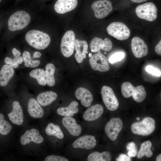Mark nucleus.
<instances>
[{
	"mask_svg": "<svg viewBox=\"0 0 161 161\" xmlns=\"http://www.w3.org/2000/svg\"><path fill=\"white\" fill-rule=\"evenodd\" d=\"M25 38L29 45L39 50L47 48L51 41L50 38L48 34L37 30L28 31L25 35Z\"/></svg>",
	"mask_w": 161,
	"mask_h": 161,
	"instance_id": "obj_1",
	"label": "nucleus"
},
{
	"mask_svg": "<svg viewBox=\"0 0 161 161\" xmlns=\"http://www.w3.org/2000/svg\"><path fill=\"white\" fill-rule=\"evenodd\" d=\"M30 19V15L26 11H17L10 17L8 21V28L12 31L23 29L29 24Z\"/></svg>",
	"mask_w": 161,
	"mask_h": 161,
	"instance_id": "obj_2",
	"label": "nucleus"
},
{
	"mask_svg": "<svg viewBox=\"0 0 161 161\" xmlns=\"http://www.w3.org/2000/svg\"><path fill=\"white\" fill-rule=\"evenodd\" d=\"M121 91L124 97L128 98L132 96L134 100L138 103L141 102L144 100L146 95L145 89L143 86L134 87L131 83L128 82L122 83Z\"/></svg>",
	"mask_w": 161,
	"mask_h": 161,
	"instance_id": "obj_3",
	"label": "nucleus"
},
{
	"mask_svg": "<svg viewBox=\"0 0 161 161\" xmlns=\"http://www.w3.org/2000/svg\"><path fill=\"white\" fill-rule=\"evenodd\" d=\"M155 129V121L150 117H145L141 121L133 123L131 127L133 133L143 136L150 135Z\"/></svg>",
	"mask_w": 161,
	"mask_h": 161,
	"instance_id": "obj_4",
	"label": "nucleus"
},
{
	"mask_svg": "<svg viewBox=\"0 0 161 161\" xmlns=\"http://www.w3.org/2000/svg\"><path fill=\"white\" fill-rule=\"evenodd\" d=\"M137 16L149 21H153L157 18L158 10L155 4L148 2L138 5L135 9Z\"/></svg>",
	"mask_w": 161,
	"mask_h": 161,
	"instance_id": "obj_5",
	"label": "nucleus"
},
{
	"mask_svg": "<svg viewBox=\"0 0 161 161\" xmlns=\"http://www.w3.org/2000/svg\"><path fill=\"white\" fill-rule=\"evenodd\" d=\"M106 30L109 35L119 40L127 39L130 35L129 29L126 24L121 22L112 23L107 27Z\"/></svg>",
	"mask_w": 161,
	"mask_h": 161,
	"instance_id": "obj_6",
	"label": "nucleus"
},
{
	"mask_svg": "<svg viewBox=\"0 0 161 161\" xmlns=\"http://www.w3.org/2000/svg\"><path fill=\"white\" fill-rule=\"evenodd\" d=\"M75 40V34L72 30H68L64 35L61 42V49L65 57H69L72 55Z\"/></svg>",
	"mask_w": 161,
	"mask_h": 161,
	"instance_id": "obj_7",
	"label": "nucleus"
},
{
	"mask_svg": "<svg viewBox=\"0 0 161 161\" xmlns=\"http://www.w3.org/2000/svg\"><path fill=\"white\" fill-rule=\"evenodd\" d=\"M95 16L101 19L108 16L112 11V3L109 0H100L94 1L91 5Z\"/></svg>",
	"mask_w": 161,
	"mask_h": 161,
	"instance_id": "obj_8",
	"label": "nucleus"
},
{
	"mask_svg": "<svg viewBox=\"0 0 161 161\" xmlns=\"http://www.w3.org/2000/svg\"><path fill=\"white\" fill-rule=\"evenodd\" d=\"M101 93L103 101L108 109L113 111L117 109L119 106V101L110 87L103 86L101 89Z\"/></svg>",
	"mask_w": 161,
	"mask_h": 161,
	"instance_id": "obj_9",
	"label": "nucleus"
},
{
	"mask_svg": "<svg viewBox=\"0 0 161 161\" xmlns=\"http://www.w3.org/2000/svg\"><path fill=\"white\" fill-rule=\"evenodd\" d=\"M123 127V123L120 118H113L106 124L105 132L111 140L114 141L117 137Z\"/></svg>",
	"mask_w": 161,
	"mask_h": 161,
	"instance_id": "obj_10",
	"label": "nucleus"
},
{
	"mask_svg": "<svg viewBox=\"0 0 161 161\" xmlns=\"http://www.w3.org/2000/svg\"><path fill=\"white\" fill-rule=\"evenodd\" d=\"M89 63L92 68L95 70L106 72L110 69L106 57L100 52H98L90 57Z\"/></svg>",
	"mask_w": 161,
	"mask_h": 161,
	"instance_id": "obj_11",
	"label": "nucleus"
},
{
	"mask_svg": "<svg viewBox=\"0 0 161 161\" xmlns=\"http://www.w3.org/2000/svg\"><path fill=\"white\" fill-rule=\"evenodd\" d=\"M131 49L134 55L137 58H141L148 53V47L144 41L140 37H135L132 39Z\"/></svg>",
	"mask_w": 161,
	"mask_h": 161,
	"instance_id": "obj_12",
	"label": "nucleus"
},
{
	"mask_svg": "<svg viewBox=\"0 0 161 161\" xmlns=\"http://www.w3.org/2000/svg\"><path fill=\"white\" fill-rule=\"evenodd\" d=\"M112 41L108 38H105L103 40L100 38L95 37L90 43L91 51L93 52H100L101 49L109 51L112 49Z\"/></svg>",
	"mask_w": 161,
	"mask_h": 161,
	"instance_id": "obj_13",
	"label": "nucleus"
},
{
	"mask_svg": "<svg viewBox=\"0 0 161 161\" xmlns=\"http://www.w3.org/2000/svg\"><path fill=\"white\" fill-rule=\"evenodd\" d=\"M20 143L23 145L33 142L37 144L43 142L44 139L40 134L38 131L35 129H32L26 131L20 138Z\"/></svg>",
	"mask_w": 161,
	"mask_h": 161,
	"instance_id": "obj_14",
	"label": "nucleus"
},
{
	"mask_svg": "<svg viewBox=\"0 0 161 161\" xmlns=\"http://www.w3.org/2000/svg\"><path fill=\"white\" fill-rule=\"evenodd\" d=\"M96 144V141L95 136L86 135L76 139L73 143L72 146L75 148L90 149L94 148Z\"/></svg>",
	"mask_w": 161,
	"mask_h": 161,
	"instance_id": "obj_15",
	"label": "nucleus"
},
{
	"mask_svg": "<svg viewBox=\"0 0 161 161\" xmlns=\"http://www.w3.org/2000/svg\"><path fill=\"white\" fill-rule=\"evenodd\" d=\"M78 3L77 0H58L54 5V9L59 14H64L74 9Z\"/></svg>",
	"mask_w": 161,
	"mask_h": 161,
	"instance_id": "obj_16",
	"label": "nucleus"
},
{
	"mask_svg": "<svg viewBox=\"0 0 161 161\" xmlns=\"http://www.w3.org/2000/svg\"><path fill=\"white\" fill-rule=\"evenodd\" d=\"M10 121L14 124L21 125L23 122V114L22 109L19 102L14 101L13 103V110L8 114Z\"/></svg>",
	"mask_w": 161,
	"mask_h": 161,
	"instance_id": "obj_17",
	"label": "nucleus"
},
{
	"mask_svg": "<svg viewBox=\"0 0 161 161\" xmlns=\"http://www.w3.org/2000/svg\"><path fill=\"white\" fill-rule=\"evenodd\" d=\"M103 108L100 104H97L89 107L84 113L83 117L86 121H92L97 119L103 112Z\"/></svg>",
	"mask_w": 161,
	"mask_h": 161,
	"instance_id": "obj_18",
	"label": "nucleus"
},
{
	"mask_svg": "<svg viewBox=\"0 0 161 161\" xmlns=\"http://www.w3.org/2000/svg\"><path fill=\"white\" fill-rule=\"evenodd\" d=\"M74 48L76 51L75 58L78 63H81L86 58V54L88 53V44L86 41L77 39L75 41Z\"/></svg>",
	"mask_w": 161,
	"mask_h": 161,
	"instance_id": "obj_19",
	"label": "nucleus"
},
{
	"mask_svg": "<svg viewBox=\"0 0 161 161\" xmlns=\"http://www.w3.org/2000/svg\"><path fill=\"white\" fill-rule=\"evenodd\" d=\"M75 96L77 99L80 100L81 104L85 107H89L93 101V97L91 92L83 87L78 88L75 92Z\"/></svg>",
	"mask_w": 161,
	"mask_h": 161,
	"instance_id": "obj_20",
	"label": "nucleus"
},
{
	"mask_svg": "<svg viewBox=\"0 0 161 161\" xmlns=\"http://www.w3.org/2000/svg\"><path fill=\"white\" fill-rule=\"evenodd\" d=\"M62 123L64 126L72 136H77L81 134V127L77 123L76 120L74 118L64 117L62 119Z\"/></svg>",
	"mask_w": 161,
	"mask_h": 161,
	"instance_id": "obj_21",
	"label": "nucleus"
},
{
	"mask_svg": "<svg viewBox=\"0 0 161 161\" xmlns=\"http://www.w3.org/2000/svg\"><path fill=\"white\" fill-rule=\"evenodd\" d=\"M28 111L29 115L34 118H41L44 115L42 108L34 98H31L28 101Z\"/></svg>",
	"mask_w": 161,
	"mask_h": 161,
	"instance_id": "obj_22",
	"label": "nucleus"
},
{
	"mask_svg": "<svg viewBox=\"0 0 161 161\" xmlns=\"http://www.w3.org/2000/svg\"><path fill=\"white\" fill-rule=\"evenodd\" d=\"M57 95L55 92L52 91H47L39 94L37 97L38 102L41 106H45L51 104L56 100Z\"/></svg>",
	"mask_w": 161,
	"mask_h": 161,
	"instance_id": "obj_23",
	"label": "nucleus"
},
{
	"mask_svg": "<svg viewBox=\"0 0 161 161\" xmlns=\"http://www.w3.org/2000/svg\"><path fill=\"white\" fill-rule=\"evenodd\" d=\"M14 73L13 67L8 64L4 65L0 71V86H6Z\"/></svg>",
	"mask_w": 161,
	"mask_h": 161,
	"instance_id": "obj_24",
	"label": "nucleus"
},
{
	"mask_svg": "<svg viewBox=\"0 0 161 161\" xmlns=\"http://www.w3.org/2000/svg\"><path fill=\"white\" fill-rule=\"evenodd\" d=\"M78 105V103L77 101H73L67 107L59 108L57 111V113L62 116L72 117L78 112V109L77 107Z\"/></svg>",
	"mask_w": 161,
	"mask_h": 161,
	"instance_id": "obj_25",
	"label": "nucleus"
},
{
	"mask_svg": "<svg viewBox=\"0 0 161 161\" xmlns=\"http://www.w3.org/2000/svg\"><path fill=\"white\" fill-rule=\"evenodd\" d=\"M112 156L110 153L107 151L102 153L95 151L90 154L88 156V161H110Z\"/></svg>",
	"mask_w": 161,
	"mask_h": 161,
	"instance_id": "obj_26",
	"label": "nucleus"
},
{
	"mask_svg": "<svg viewBox=\"0 0 161 161\" xmlns=\"http://www.w3.org/2000/svg\"><path fill=\"white\" fill-rule=\"evenodd\" d=\"M46 80L47 84L50 87L53 86L55 84V80L54 74L55 71V67L52 64L49 63L45 67Z\"/></svg>",
	"mask_w": 161,
	"mask_h": 161,
	"instance_id": "obj_27",
	"label": "nucleus"
},
{
	"mask_svg": "<svg viewBox=\"0 0 161 161\" xmlns=\"http://www.w3.org/2000/svg\"><path fill=\"white\" fill-rule=\"evenodd\" d=\"M46 134L49 136H55L59 139H62L64 135L59 126L52 123H50L45 129Z\"/></svg>",
	"mask_w": 161,
	"mask_h": 161,
	"instance_id": "obj_28",
	"label": "nucleus"
},
{
	"mask_svg": "<svg viewBox=\"0 0 161 161\" xmlns=\"http://www.w3.org/2000/svg\"><path fill=\"white\" fill-rule=\"evenodd\" d=\"M152 145V143L149 140L146 141L142 143L138 153L137 158L140 159L145 156L148 158L152 157L153 154L151 149Z\"/></svg>",
	"mask_w": 161,
	"mask_h": 161,
	"instance_id": "obj_29",
	"label": "nucleus"
},
{
	"mask_svg": "<svg viewBox=\"0 0 161 161\" xmlns=\"http://www.w3.org/2000/svg\"><path fill=\"white\" fill-rule=\"evenodd\" d=\"M30 76L35 78L38 83L41 86L46 85L45 73L44 70L42 69H36L31 71L30 73Z\"/></svg>",
	"mask_w": 161,
	"mask_h": 161,
	"instance_id": "obj_30",
	"label": "nucleus"
},
{
	"mask_svg": "<svg viewBox=\"0 0 161 161\" xmlns=\"http://www.w3.org/2000/svg\"><path fill=\"white\" fill-rule=\"evenodd\" d=\"M23 59L25 63L24 65L27 67L34 68L38 66L40 64L39 60H32L30 52L27 51H24L23 53Z\"/></svg>",
	"mask_w": 161,
	"mask_h": 161,
	"instance_id": "obj_31",
	"label": "nucleus"
},
{
	"mask_svg": "<svg viewBox=\"0 0 161 161\" xmlns=\"http://www.w3.org/2000/svg\"><path fill=\"white\" fill-rule=\"evenodd\" d=\"M12 128V126L8 121L4 119V116L0 113V134L6 135L10 131Z\"/></svg>",
	"mask_w": 161,
	"mask_h": 161,
	"instance_id": "obj_32",
	"label": "nucleus"
},
{
	"mask_svg": "<svg viewBox=\"0 0 161 161\" xmlns=\"http://www.w3.org/2000/svg\"><path fill=\"white\" fill-rule=\"evenodd\" d=\"M126 148L128 151L127 154L129 157H134L137 155V150L134 142H131L128 143L126 145Z\"/></svg>",
	"mask_w": 161,
	"mask_h": 161,
	"instance_id": "obj_33",
	"label": "nucleus"
},
{
	"mask_svg": "<svg viewBox=\"0 0 161 161\" xmlns=\"http://www.w3.org/2000/svg\"><path fill=\"white\" fill-rule=\"evenodd\" d=\"M125 56L124 53L122 52H117L111 55L109 59V62L113 64L117 61H120Z\"/></svg>",
	"mask_w": 161,
	"mask_h": 161,
	"instance_id": "obj_34",
	"label": "nucleus"
},
{
	"mask_svg": "<svg viewBox=\"0 0 161 161\" xmlns=\"http://www.w3.org/2000/svg\"><path fill=\"white\" fill-rule=\"evenodd\" d=\"M145 70L146 72L154 75L157 77L161 76V71L152 66H147L145 68Z\"/></svg>",
	"mask_w": 161,
	"mask_h": 161,
	"instance_id": "obj_35",
	"label": "nucleus"
},
{
	"mask_svg": "<svg viewBox=\"0 0 161 161\" xmlns=\"http://www.w3.org/2000/svg\"><path fill=\"white\" fill-rule=\"evenodd\" d=\"M45 161H68L66 158L55 155H50L46 158Z\"/></svg>",
	"mask_w": 161,
	"mask_h": 161,
	"instance_id": "obj_36",
	"label": "nucleus"
},
{
	"mask_svg": "<svg viewBox=\"0 0 161 161\" xmlns=\"http://www.w3.org/2000/svg\"><path fill=\"white\" fill-rule=\"evenodd\" d=\"M4 62L14 68H17L19 66L18 64L16 62L14 58L12 59L9 57H6L4 59Z\"/></svg>",
	"mask_w": 161,
	"mask_h": 161,
	"instance_id": "obj_37",
	"label": "nucleus"
},
{
	"mask_svg": "<svg viewBox=\"0 0 161 161\" xmlns=\"http://www.w3.org/2000/svg\"><path fill=\"white\" fill-rule=\"evenodd\" d=\"M117 161H131V158L125 154H120L119 157L116 159Z\"/></svg>",
	"mask_w": 161,
	"mask_h": 161,
	"instance_id": "obj_38",
	"label": "nucleus"
},
{
	"mask_svg": "<svg viewBox=\"0 0 161 161\" xmlns=\"http://www.w3.org/2000/svg\"><path fill=\"white\" fill-rule=\"evenodd\" d=\"M161 41L156 45L155 47V51L156 53L160 55H161Z\"/></svg>",
	"mask_w": 161,
	"mask_h": 161,
	"instance_id": "obj_39",
	"label": "nucleus"
},
{
	"mask_svg": "<svg viewBox=\"0 0 161 161\" xmlns=\"http://www.w3.org/2000/svg\"><path fill=\"white\" fill-rule=\"evenodd\" d=\"M12 52L14 57H18L20 56L21 54L20 52L15 48H14L12 49Z\"/></svg>",
	"mask_w": 161,
	"mask_h": 161,
	"instance_id": "obj_40",
	"label": "nucleus"
},
{
	"mask_svg": "<svg viewBox=\"0 0 161 161\" xmlns=\"http://www.w3.org/2000/svg\"><path fill=\"white\" fill-rule=\"evenodd\" d=\"M14 58L16 62L19 64H21L23 61V58L20 56L17 57H14Z\"/></svg>",
	"mask_w": 161,
	"mask_h": 161,
	"instance_id": "obj_41",
	"label": "nucleus"
},
{
	"mask_svg": "<svg viewBox=\"0 0 161 161\" xmlns=\"http://www.w3.org/2000/svg\"><path fill=\"white\" fill-rule=\"evenodd\" d=\"M41 55V53L38 51H36L34 53L32 58H40Z\"/></svg>",
	"mask_w": 161,
	"mask_h": 161,
	"instance_id": "obj_42",
	"label": "nucleus"
},
{
	"mask_svg": "<svg viewBox=\"0 0 161 161\" xmlns=\"http://www.w3.org/2000/svg\"><path fill=\"white\" fill-rule=\"evenodd\" d=\"M148 0H131V1L134 3H141L145 1Z\"/></svg>",
	"mask_w": 161,
	"mask_h": 161,
	"instance_id": "obj_43",
	"label": "nucleus"
},
{
	"mask_svg": "<svg viewBox=\"0 0 161 161\" xmlns=\"http://www.w3.org/2000/svg\"><path fill=\"white\" fill-rule=\"evenodd\" d=\"M156 160L157 161H161V154H159L157 157L156 158Z\"/></svg>",
	"mask_w": 161,
	"mask_h": 161,
	"instance_id": "obj_44",
	"label": "nucleus"
},
{
	"mask_svg": "<svg viewBox=\"0 0 161 161\" xmlns=\"http://www.w3.org/2000/svg\"><path fill=\"white\" fill-rule=\"evenodd\" d=\"M92 55V54L91 53H89V57L90 58L91 57Z\"/></svg>",
	"mask_w": 161,
	"mask_h": 161,
	"instance_id": "obj_45",
	"label": "nucleus"
},
{
	"mask_svg": "<svg viewBox=\"0 0 161 161\" xmlns=\"http://www.w3.org/2000/svg\"><path fill=\"white\" fill-rule=\"evenodd\" d=\"M137 120H140V118L139 117H137L136 118Z\"/></svg>",
	"mask_w": 161,
	"mask_h": 161,
	"instance_id": "obj_46",
	"label": "nucleus"
},
{
	"mask_svg": "<svg viewBox=\"0 0 161 161\" xmlns=\"http://www.w3.org/2000/svg\"><path fill=\"white\" fill-rule=\"evenodd\" d=\"M106 52L104 53L105 54H106Z\"/></svg>",
	"mask_w": 161,
	"mask_h": 161,
	"instance_id": "obj_47",
	"label": "nucleus"
},
{
	"mask_svg": "<svg viewBox=\"0 0 161 161\" xmlns=\"http://www.w3.org/2000/svg\"><path fill=\"white\" fill-rule=\"evenodd\" d=\"M1 0H0V2H1Z\"/></svg>",
	"mask_w": 161,
	"mask_h": 161,
	"instance_id": "obj_48",
	"label": "nucleus"
}]
</instances>
